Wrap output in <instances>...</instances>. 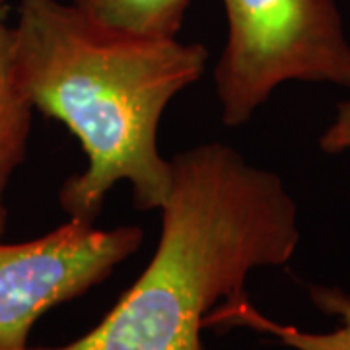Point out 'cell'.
<instances>
[{
	"label": "cell",
	"instance_id": "obj_6",
	"mask_svg": "<svg viewBox=\"0 0 350 350\" xmlns=\"http://www.w3.org/2000/svg\"><path fill=\"white\" fill-rule=\"evenodd\" d=\"M33 111L36 107L16 68L8 0H0V239L4 238L8 226L6 191L16 170L25 162Z\"/></svg>",
	"mask_w": 350,
	"mask_h": 350
},
{
	"label": "cell",
	"instance_id": "obj_5",
	"mask_svg": "<svg viewBox=\"0 0 350 350\" xmlns=\"http://www.w3.org/2000/svg\"><path fill=\"white\" fill-rule=\"evenodd\" d=\"M329 142L337 152L350 148V100L338 103L337 117L329 125ZM310 296L317 310L331 317H337V329L327 333H310L292 325H280L250 306L245 296L224 301L218 308H214L206 317L204 327H250L253 331L273 335L284 347L294 350H350L349 294L335 286H310Z\"/></svg>",
	"mask_w": 350,
	"mask_h": 350
},
{
	"label": "cell",
	"instance_id": "obj_2",
	"mask_svg": "<svg viewBox=\"0 0 350 350\" xmlns=\"http://www.w3.org/2000/svg\"><path fill=\"white\" fill-rule=\"evenodd\" d=\"M150 262L111 312L63 347L27 350H200L218 304L243 298L247 276L286 265L300 243L284 181L224 142L175 154Z\"/></svg>",
	"mask_w": 350,
	"mask_h": 350
},
{
	"label": "cell",
	"instance_id": "obj_1",
	"mask_svg": "<svg viewBox=\"0 0 350 350\" xmlns=\"http://www.w3.org/2000/svg\"><path fill=\"white\" fill-rule=\"evenodd\" d=\"M12 27L18 76L36 111L63 123L88 160L59 191L68 218L94 222L117 183L131 185L138 211H160L172 185L160 121L204 75L206 47L107 29L61 0H18Z\"/></svg>",
	"mask_w": 350,
	"mask_h": 350
},
{
	"label": "cell",
	"instance_id": "obj_3",
	"mask_svg": "<svg viewBox=\"0 0 350 350\" xmlns=\"http://www.w3.org/2000/svg\"><path fill=\"white\" fill-rule=\"evenodd\" d=\"M228 36L214 66L226 126L245 125L286 82L350 88V41L335 0H220Z\"/></svg>",
	"mask_w": 350,
	"mask_h": 350
},
{
	"label": "cell",
	"instance_id": "obj_4",
	"mask_svg": "<svg viewBox=\"0 0 350 350\" xmlns=\"http://www.w3.org/2000/svg\"><path fill=\"white\" fill-rule=\"evenodd\" d=\"M142 241L138 226L100 230L80 218L22 243L0 239V350L29 349L43 313L101 284Z\"/></svg>",
	"mask_w": 350,
	"mask_h": 350
},
{
	"label": "cell",
	"instance_id": "obj_7",
	"mask_svg": "<svg viewBox=\"0 0 350 350\" xmlns=\"http://www.w3.org/2000/svg\"><path fill=\"white\" fill-rule=\"evenodd\" d=\"M96 24L107 29L177 38L191 0H66Z\"/></svg>",
	"mask_w": 350,
	"mask_h": 350
}]
</instances>
